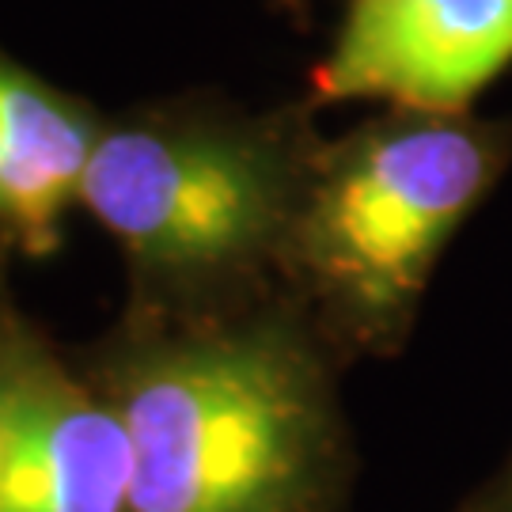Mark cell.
<instances>
[{
	"mask_svg": "<svg viewBox=\"0 0 512 512\" xmlns=\"http://www.w3.org/2000/svg\"><path fill=\"white\" fill-rule=\"evenodd\" d=\"M334 357L285 289L137 304L92 372L126 429L133 512H338L353 452Z\"/></svg>",
	"mask_w": 512,
	"mask_h": 512,
	"instance_id": "obj_1",
	"label": "cell"
},
{
	"mask_svg": "<svg viewBox=\"0 0 512 512\" xmlns=\"http://www.w3.org/2000/svg\"><path fill=\"white\" fill-rule=\"evenodd\" d=\"M512 160V122L387 107L319 141L277 285L334 353H395L440 255Z\"/></svg>",
	"mask_w": 512,
	"mask_h": 512,
	"instance_id": "obj_2",
	"label": "cell"
},
{
	"mask_svg": "<svg viewBox=\"0 0 512 512\" xmlns=\"http://www.w3.org/2000/svg\"><path fill=\"white\" fill-rule=\"evenodd\" d=\"M319 141L300 110H141L103 122L80 205L122 247L141 304H236L281 289Z\"/></svg>",
	"mask_w": 512,
	"mask_h": 512,
	"instance_id": "obj_3",
	"label": "cell"
},
{
	"mask_svg": "<svg viewBox=\"0 0 512 512\" xmlns=\"http://www.w3.org/2000/svg\"><path fill=\"white\" fill-rule=\"evenodd\" d=\"M0 512H133L122 421L88 372L0 296Z\"/></svg>",
	"mask_w": 512,
	"mask_h": 512,
	"instance_id": "obj_4",
	"label": "cell"
},
{
	"mask_svg": "<svg viewBox=\"0 0 512 512\" xmlns=\"http://www.w3.org/2000/svg\"><path fill=\"white\" fill-rule=\"evenodd\" d=\"M512 65V0H349L311 88L323 103L467 114Z\"/></svg>",
	"mask_w": 512,
	"mask_h": 512,
	"instance_id": "obj_5",
	"label": "cell"
},
{
	"mask_svg": "<svg viewBox=\"0 0 512 512\" xmlns=\"http://www.w3.org/2000/svg\"><path fill=\"white\" fill-rule=\"evenodd\" d=\"M99 133L88 103L0 54V251H61Z\"/></svg>",
	"mask_w": 512,
	"mask_h": 512,
	"instance_id": "obj_6",
	"label": "cell"
},
{
	"mask_svg": "<svg viewBox=\"0 0 512 512\" xmlns=\"http://www.w3.org/2000/svg\"><path fill=\"white\" fill-rule=\"evenodd\" d=\"M463 512H512V456L478 486Z\"/></svg>",
	"mask_w": 512,
	"mask_h": 512,
	"instance_id": "obj_7",
	"label": "cell"
},
{
	"mask_svg": "<svg viewBox=\"0 0 512 512\" xmlns=\"http://www.w3.org/2000/svg\"><path fill=\"white\" fill-rule=\"evenodd\" d=\"M0 475H4V421H0Z\"/></svg>",
	"mask_w": 512,
	"mask_h": 512,
	"instance_id": "obj_8",
	"label": "cell"
}]
</instances>
